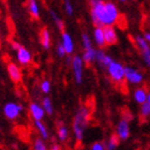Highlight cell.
Wrapping results in <instances>:
<instances>
[{
	"label": "cell",
	"instance_id": "obj_1",
	"mask_svg": "<svg viewBox=\"0 0 150 150\" xmlns=\"http://www.w3.org/2000/svg\"><path fill=\"white\" fill-rule=\"evenodd\" d=\"M91 21L96 27L100 26H114L120 17L118 6L112 1H103L90 6Z\"/></svg>",
	"mask_w": 150,
	"mask_h": 150
},
{
	"label": "cell",
	"instance_id": "obj_2",
	"mask_svg": "<svg viewBox=\"0 0 150 150\" xmlns=\"http://www.w3.org/2000/svg\"><path fill=\"white\" fill-rule=\"evenodd\" d=\"M90 117V110L88 106H81L77 110L74 119H73V133L77 142H81L84 138V132L88 127Z\"/></svg>",
	"mask_w": 150,
	"mask_h": 150
},
{
	"label": "cell",
	"instance_id": "obj_3",
	"mask_svg": "<svg viewBox=\"0 0 150 150\" xmlns=\"http://www.w3.org/2000/svg\"><path fill=\"white\" fill-rule=\"evenodd\" d=\"M106 70L110 78L116 84H122L125 81V67L122 63L112 60Z\"/></svg>",
	"mask_w": 150,
	"mask_h": 150
},
{
	"label": "cell",
	"instance_id": "obj_4",
	"mask_svg": "<svg viewBox=\"0 0 150 150\" xmlns=\"http://www.w3.org/2000/svg\"><path fill=\"white\" fill-rule=\"evenodd\" d=\"M84 63L85 62L81 56L76 55V56L72 57L71 68H72L75 83L77 85H81L83 81H84Z\"/></svg>",
	"mask_w": 150,
	"mask_h": 150
},
{
	"label": "cell",
	"instance_id": "obj_5",
	"mask_svg": "<svg viewBox=\"0 0 150 150\" xmlns=\"http://www.w3.org/2000/svg\"><path fill=\"white\" fill-rule=\"evenodd\" d=\"M135 44L141 52L143 60L146 63V66L150 67V45L148 43V41L145 39V37L136 35L135 37Z\"/></svg>",
	"mask_w": 150,
	"mask_h": 150
},
{
	"label": "cell",
	"instance_id": "obj_6",
	"mask_svg": "<svg viewBox=\"0 0 150 150\" xmlns=\"http://www.w3.org/2000/svg\"><path fill=\"white\" fill-rule=\"evenodd\" d=\"M24 107L18 103L15 102H9L3 106V114L6 116V119H9L11 121L16 120L18 118L19 115L22 114Z\"/></svg>",
	"mask_w": 150,
	"mask_h": 150
},
{
	"label": "cell",
	"instance_id": "obj_7",
	"mask_svg": "<svg viewBox=\"0 0 150 150\" xmlns=\"http://www.w3.org/2000/svg\"><path fill=\"white\" fill-rule=\"evenodd\" d=\"M15 52H16V59H17V62H18L21 66H24V67L29 66V64L32 62V54L28 48H26V47L21 45Z\"/></svg>",
	"mask_w": 150,
	"mask_h": 150
},
{
	"label": "cell",
	"instance_id": "obj_8",
	"mask_svg": "<svg viewBox=\"0 0 150 150\" xmlns=\"http://www.w3.org/2000/svg\"><path fill=\"white\" fill-rule=\"evenodd\" d=\"M144 79V76L138 70L132 67H125V81L131 85H139Z\"/></svg>",
	"mask_w": 150,
	"mask_h": 150
},
{
	"label": "cell",
	"instance_id": "obj_9",
	"mask_svg": "<svg viewBox=\"0 0 150 150\" xmlns=\"http://www.w3.org/2000/svg\"><path fill=\"white\" fill-rule=\"evenodd\" d=\"M116 134L120 141H127L130 137V125L128 119H121L116 127Z\"/></svg>",
	"mask_w": 150,
	"mask_h": 150
},
{
	"label": "cell",
	"instance_id": "obj_10",
	"mask_svg": "<svg viewBox=\"0 0 150 150\" xmlns=\"http://www.w3.org/2000/svg\"><path fill=\"white\" fill-rule=\"evenodd\" d=\"M6 71H8V74L13 83L18 84L22 81L23 73L18 64H16L15 62H9L6 66Z\"/></svg>",
	"mask_w": 150,
	"mask_h": 150
},
{
	"label": "cell",
	"instance_id": "obj_11",
	"mask_svg": "<svg viewBox=\"0 0 150 150\" xmlns=\"http://www.w3.org/2000/svg\"><path fill=\"white\" fill-rule=\"evenodd\" d=\"M103 30L106 45H115L118 42V35L114 26H104Z\"/></svg>",
	"mask_w": 150,
	"mask_h": 150
},
{
	"label": "cell",
	"instance_id": "obj_12",
	"mask_svg": "<svg viewBox=\"0 0 150 150\" xmlns=\"http://www.w3.org/2000/svg\"><path fill=\"white\" fill-rule=\"evenodd\" d=\"M29 114L33 120H43L44 116L46 115L43 106L35 102H32L29 105Z\"/></svg>",
	"mask_w": 150,
	"mask_h": 150
},
{
	"label": "cell",
	"instance_id": "obj_13",
	"mask_svg": "<svg viewBox=\"0 0 150 150\" xmlns=\"http://www.w3.org/2000/svg\"><path fill=\"white\" fill-rule=\"evenodd\" d=\"M61 44L66 48L68 55L74 53V48H75L74 41H73L72 37H71V35H70L69 32L62 31V33H61Z\"/></svg>",
	"mask_w": 150,
	"mask_h": 150
},
{
	"label": "cell",
	"instance_id": "obj_14",
	"mask_svg": "<svg viewBox=\"0 0 150 150\" xmlns=\"http://www.w3.org/2000/svg\"><path fill=\"white\" fill-rule=\"evenodd\" d=\"M96 61H97L101 67H103V68H107V67L110 64V62L112 61V58L110 56H108L104 50H97Z\"/></svg>",
	"mask_w": 150,
	"mask_h": 150
},
{
	"label": "cell",
	"instance_id": "obj_15",
	"mask_svg": "<svg viewBox=\"0 0 150 150\" xmlns=\"http://www.w3.org/2000/svg\"><path fill=\"white\" fill-rule=\"evenodd\" d=\"M40 44L42 45L44 50H47L50 48L52 44V38H50V32L47 28H42L40 31Z\"/></svg>",
	"mask_w": 150,
	"mask_h": 150
},
{
	"label": "cell",
	"instance_id": "obj_16",
	"mask_svg": "<svg viewBox=\"0 0 150 150\" xmlns=\"http://www.w3.org/2000/svg\"><path fill=\"white\" fill-rule=\"evenodd\" d=\"M96 55H97V50L93 46H91L88 48H84V53L81 57H83L84 62L88 66H90L91 63L96 61Z\"/></svg>",
	"mask_w": 150,
	"mask_h": 150
},
{
	"label": "cell",
	"instance_id": "obj_17",
	"mask_svg": "<svg viewBox=\"0 0 150 150\" xmlns=\"http://www.w3.org/2000/svg\"><path fill=\"white\" fill-rule=\"evenodd\" d=\"M93 40L99 47H104L106 45L105 42V38H104V30L103 27L97 26L93 30Z\"/></svg>",
	"mask_w": 150,
	"mask_h": 150
},
{
	"label": "cell",
	"instance_id": "obj_18",
	"mask_svg": "<svg viewBox=\"0 0 150 150\" xmlns=\"http://www.w3.org/2000/svg\"><path fill=\"white\" fill-rule=\"evenodd\" d=\"M35 128L37 129L38 133L40 134V136L43 139H48L50 138V132L47 130L46 125H44L42 120H35Z\"/></svg>",
	"mask_w": 150,
	"mask_h": 150
},
{
	"label": "cell",
	"instance_id": "obj_19",
	"mask_svg": "<svg viewBox=\"0 0 150 150\" xmlns=\"http://www.w3.org/2000/svg\"><path fill=\"white\" fill-rule=\"evenodd\" d=\"M133 97H134L135 102L141 105V104L145 103V102L147 101L148 92L145 90L144 88H137V89L134 91V93H133Z\"/></svg>",
	"mask_w": 150,
	"mask_h": 150
},
{
	"label": "cell",
	"instance_id": "obj_20",
	"mask_svg": "<svg viewBox=\"0 0 150 150\" xmlns=\"http://www.w3.org/2000/svg\"><path fill=\"white\" fill-rule=\"evenodd\" d=\"M28 10L33 18H40V6L37 0H28Z\"/></svg>",
	"mask_w": 150,
	"mask_h": 150
},
{
	"label": "cell",
	"instance_id": "obj_21",
	"mask_svg": "<svg viewBox=\"0 0 150 150\" xmlns=\"http://www.w3.org/2000/svg\"><path fill=\"white\" fill-rule=\"evenodd\" d=\"M57 136L59 138L60 142H66L69 138V130L66 125H59L57 129Z\"/></svg>",
	"mask_w": 150,
	"mask_h": 150
},
{
	"label": "cell",
	"instance_id": "obj_22",
	"mask_svg": "<svg viewBox=\"0 0 150 150\" xmlns=\"http://www.w3.org/2000/svg\"><path fill=\"white\" fill-rule=\"evenodd\" d=\"M119 137L117 136V134H114L112 135L110 138H108V141H107V143L105 144V146H106V149L108 150H115L117 149V147L119 146Z\"/></svg>",
	"mask_w": 150,
	"mask_h": 150
},
{
	"label": "cell",
	"instance_id": "obj_23",
	"mask_svg": "<svg viewBox=\"0 0 150 150\" xmlns=\"http://www.w3.org/2000/svg\"><path fill=\"white\" fill-rule=\"evenodd\" d=\"M42 106H43L44 110L46 112V115H53L54 112V106H53V102L48 97H45L42 100Z\"/></svg>",
	"mask_w": 150,
	"mask_h": 150
},
{
	"label": "cell",
	"instance_id": "obj_24",
	"mask_svg": "<svg viewBox=\"0 0 150 150\" xmlns=\"http://www.w3.org/2000/svg\"><path fill=\"white\" fill-rule=\"evenodd\" d=\"M50 15L53 17L54 22H55V24H56V26H57V28L59 29L60 31H63V30H64V23L62 22V19L60 18L59 16L57 15L54 11H50Z\"/></svg>",
	"mask_w": 150,
	"mask_h": 150
},
{
	"label": "cell",
	"instance_id": "obj_25",
	"mask_svg": "<svg viewBox=\"0 0 150 150\" xmlns=\"http://www.w3.org/2000/svg\"><path fill=\"white\" fill-rule=\"evenodd\" d=\"M33 149L35 150H46L47 149V146L45 144V139L41 137H38L37 139L33 143Z\"/></svg>",
	"mask_w": 150,
	"mask_h": 150
},
{
	"label": "cell",
	"instance_id": "obj_26",
	"mask_svg": "<svg viewBox=\"0 0 150 150\" xmlns=\"http://www.w3.org/2000/svg\"><path fill=\"white\" fill-rule=\"evenodd\" d=\"M81 45L84 48H88V47H91L92 46V40H91V38L89 37L88 33L84 32L83 35H81Z\"/></svg>",
	"mask_w": 150,
	"mask_h": 150
},
{
	"label": "cell",
	"instance_id": "obj_27",
	"mask_svg": "<svg viewBox=\"0 0 150 150\" xmlns=\"http://www.w3.org/2000/svg\"><path fill=\"white\" fill-rule=\"evenodd\" d=\"M63 8L69 16H72L74 14V6H73L71 0H63Z\"/></svg>",
	"mask_w": 150,
	"mask_h": 150
},
{
	"label": "cell",
	"instance_id": "obj_28",
	"mask_svg": "<svg viewBox=\"0 0 150 150\" xmlns=\"http://www.w3.org/2000/svg\"><path fill=\"white\" fill-rule=\"evenodd\" d=\"M40 89H41V91H42L44 94H48V93H50V90H52V85H50V81L45 79V81H42V83L40 84Z\"/></svg>",
	"mask_w": 150,
	"mask_h": 150
},
{
	"label": "cell",
	"instance_id": "obj_29",
	"mask_svg": "<svg viewBox=\"0 0 150 150\" xmlns=\"http://www.w3.org/2000/svg\"><path fill=\"white\" fill-rule=\"evenodd\" d=\"M139 114L143 118H148L150 116V110H149V106H148L147 102L141 104V110H139Z\"/></svg>",
	"mask_w": 150,
	"mask_h": 150
},
{
	"label": "cell",
	"instance_id": "obj_30",
	"mask_svg": "<svg viewBox=\"0 0 150 150\" xmlns=\"http://www.w3.org/2000/svg\"><path fill=\"white\" fill-rule=\"evenodd\" d=\"M56 53H57V56L59 57V58H64V57H66L67 55H68V54H67L66 48L63 47V45L61 43L57 45V47H56Z\"/></svg>",
	"mask_w": 150,
	"mask_h": 150
},
{
	"label": "cell",
	"instance_id": "obj_31",
	"mask_svg": "<svg viewBox=\"0 0 150 150\" xmlns=\"http://www.w3.org/2000/svg\"><path fill=\"white\" fill-rule=\"evenodd\" d=\"M90 149L91 150H104V149H106V146H105V144H103V143L96 142V143H93V144L91 145Z\"/></svg>",
	"mask_w": 150,
	"mask_h": 150
},
{
	"label": "cell",
	"instance_id": "obj_32",
	"mask_svg": "<svg viewBox=\"0 0 150 150\" xmlns=\"http://www.w3.org/2000/svg\"><path fill=\"white\" fill-rule=\"evenodd\" d=\"M19 46H21V44L17 43V42H13V43H12V48H13L14 50H17V48H18Z\"/></svg>",
	"mask_w": 150,
	"mask_h": 150
},
{
	"label": "cell",
	"instance_id": "obj_33",
	"mask_svg": "<svg viewBox=\"0 0 150 150\" xmlns=\"http://www.w3.org/2000/svg\"><path fill=\"white\" fill-rule=\"evenodd\" d=\"M144 37H145V39H146V40L148 41V43L150 44V32H146Z\"/></svg>",
	"mask_w": 150,
	"mask_h": 150
},
{
	"label": "cell",
	"instance_id": "obj_34",
	"mask_svg": "<svg viewBox=\"0 0 150 150\" xmlns=\"http://www.w3.org/2000/svg\"><path fill=\"white\" fill-rule=\"evenodd\" d=\"M50 149L52 150H59L60 147H59V145H56V144H54L52 147H50Z\"/></svg>",
	"mask_w": 150,
	"mask_h": 150
},
{
	"label": "cell",
	"instance_id": "obj_35",
	"mask_svg": "<svg viewBox=\"0 0 150 150\" xmlns=\"http://www.w3.org/2000/svg\"><path fill=\"white\" fill-rule=\"evenodd\" d=\"M147 104H148V106H149V110H150V93H148V97H147Z\"/></svg>",
	"mask_w": 150,
	"mask_h": 150
},
{
	"label": "cell",
	"instance_id": "obj_36",
	"mask_svg": "<svg viewBox=\"0 0 150 150\" xmlns=\"http://www.w3.org/2000/svg\"><path fill=\"white\" fill-rule=\"evenodd\" d=\"M118 1H120V2H127V0H118Z\"/></svg>",
	"mask_w": 150,
	"mask_h": 150
},
{
	"label": "cell",
	"instance_id": "obj_37",
	"mask_svg": "<svg viewBox=\"0 0 150 150\" xmlns=\"http://www.w3.org/2000/svg\"><path fill=\"white\" fill-rule=\"evenodd\" d=\"M0 131H1V127H0Z\"/></svg>",
	"mask_w": 150,
	"mask_h": 150
}]
</instances>
